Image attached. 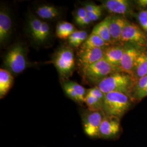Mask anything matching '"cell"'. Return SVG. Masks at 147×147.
I'll return each instance as SVG.
<instances>
[{"instance_id":"6da1fadb","label":"cell","mask_w":147,"mask_h":147,"mask_svg":"<svg viewBox=\"0 0 147 147\" xmlns=\"http://www.w3.org/2000/svg\"><path fill=\"white\" fill-rule=\"evenodd\" d=\"M135 82V80L131 75L119 71L111 74L102 80L96 86L104 94L119 92L130 96Z\"/></svg>"},{"instance_id":"7a4b0ae2","label":"cell","mask_w":147,"mask_h":147,"mask_svg":"<svg viewBox=\"0 0 147 147\" xmlns=\"http://www.w3.org/2000/svg\"><path fill=\"white\" fill-rule=\"evenodd\" d=\"M133 102L134 100L129 95L119 92L108 93L105 94L102 111L105 116L121 119L130 109Z\"/></svg>"},{"instance_id":"3957f363","label":"cell","mask_w":147,"mask_h":147,"mask_svg":"<svg viewBox=\"0 0 147 147\" xmlns=\"http://www.w3.org/2000/svg\"><path fill=\"white\" fill-rule=\"evenodd\" d=\"M119 71H121L120 68L113 66L104 58L96 63L82 68L84 80L96 85L111 74Z\"/></svg>"},{"instance_id":"277c9868","label":"cell","mask_w":147,"mask_h":147,"mask_svg":"<svg viewBox=\"0 0 147 147\" xmlns=\"http://www.w3.org/2000/svg\"><path fill=\"white\" fill-rule=\"evenodd\" d=\"M4 64L8 70L14 74L23 72L28 66L25 47L20 44H16L5 55Z\"/></svg>"},{"instance_id":"5b68a950","label":"cell","mask_w":147,"mask_h":147,"mask_svg":"<svg viewBox=\"0 0 147 147\" xmlns=\"http://www.w3.org/2000/svg\"><path fill=\"white\" fill-rule=\"evenodd\" d=\"M53 63L61 76L69 77L73 72L75 64L72 48L68 46L61 47L55 54Z\"/></svg>"},{"instance_id":"8992f818","label":"cell","mask_w":147,"mask_h":147,"mask_svg":"<svg viewBox=\"0 0 147 147\" xmlns=\"http://www.w3.org/2000/svg\"><path fill=\"white\" fill-rule=\"evenodd\" d=\"M125 43L147 49V34L135 24L128 21L121 35V44Z\"/></svg>"},{"instance_id":"52a82bcc","label":"cell","mask_w":147,"mask_h":147,"mask_svg":"<svg viewBox=\"0 0 147 147\" xmlns=\"http://www.w3.org/2000/svg\"><path fill=\"white\" fill-rule=\"evenodd\" d=\"M105 116L102 110L84 111L81 117L86 135L91 138L99 137L100 124Z\"/></svg>"},{"instance_id":"ba28073f","label":"cell","mask_w":147,"mask_h":147,"mask_svg":"<svg viewBox=\"0 0 147 147\" xmlns=\"http://www.w3.org/2000/svg\"><path fill=\"white\" fill-rule=\"evenodd\" d=\"M124 51L121 61L119 68L122 72L132 76V72L137 59L145 48L137 47L129 43H125Z\"/></svg>"},{"instance_id":"9c48e42d","label":"cell","mask_w":147,"mask_h":147,"mask_svg":"<svg viewBox=\"0 0 147 147\" xmlns=\"http://www.w3.org/2000/svg\"><path fill=\"white\" fill-rule=\"evenodd\" d=\"M120 119L112 116H105L100 124L99 138L113 139L121 134Z\"/></svg>"},{"instance_id":"30bf717a","label":"cell","mask_w":147,"mask_h":147,"mask_svg":"<svg viewBox=\"0 0 147 147\" xmlns=\"http://www.w3.org/2000/svg\"><path fill=\"white\" fill-rule=\"evenodd\" d=\"M102 7L113 15L125 16L133 13V5L128 0H106L101 1Z\"/></svg>"},{"instance_id":"8fae6325","label":"cell","mask_w":147,"mask_h":147,"mask_svg":"<svg viewBox=\"0 0 147 147\" xmlns=\"http://www.w3.org/2000/svg\"><path fill=\"white\" fill-rule=\"evenodd\" d=\"M105 49L94 47L80 48L78 56L82 68L87 67L102 59L104 58Z\"/></svg>"},{"instance_id":"7c38bea8","label":"cell","mask_w":147,"mask_h":147,"mask_svg":"<svg viewBox=\"0 0 147 147\" xmlns=\"http://www.w3.org/2000/svg\"><path fill=\"white\" fill-rule=\"evenodd\" d=\"M105 94L96 86L87 90L84 103L90 111L102 110Z\"/></svg>"},{"instance_id":"4fadbf2b","label":"cell","mask_w":147,"mask_h":147,"mask_svg":"<svg viewBox=\"0 0 147 147\" xmlns=\"http://www.w3.org/2000/svg\"><path fill=\"white\" fill-rule=\"evenodd\" d=\"M128 21L124 16H111L109 30L113 45L121 44V33Z\"/></svg>"},{"instance_id":"5bb4252c","label":"cell","mask_w":147,"mask_h":147,"mask_svg":"<svg viewBox=\"0 0 147 147\" xmlns=\"http://www.w3.org/2000/svg\"><path fill=\"white\" fill-rule=\"evenodd\" d=\"M124 51V44L112 45L105 49L104 59L113 66L119 68Z\"/></svg>"},{"instance_id":"9a60e30c","label":"cell","mask_w":147,"mask_h":147,"mask_svg":"<svg viewBox=\"0 0 147 147\" xmlns=\"http://www.w3.org/2000/svg\"><path fill=\"white\" fill-rule=\"evenodd\" d=\"M12 22L10 14L6 9L1 8L0 11V42L4 44L11 35Z\"/></svg>"},{"instance_id":"2e32d148","label":"cell","mask_w":147,"mask_h":147,"mask_svg":"<svg viewBox=\"0 0 147 147\" xmlns=\"http://www.w3.org/2000/svg\"><path fill=\"white\" fill-rule=\"evenodd\" d=\"M147 75V49H144L137 59L132 72V77L137 81Z\"/></svg>"},{"instance_id":"e0dca14e","label":"cell","mask_w":147,"mask_h":147,"mask_svg":"<svg viewBox=\"0 0 147 147\" xmlns=\"http://www.w3.org/2000/svg\"><path fill=\"white\" fill-rule=\"evenodd\" d=\"M110 18L111 16L106 17L102 21L94 27L91 33L98 35L110 45H113L109 30Z\"/></svg>"},{"instance_id":"ac0fdd59","label":"cell","mask_w":147,"mask_h":147,"mask_svg":"<svg viewBox=\"0 0 147 147\" xmlns=\"http://www.w3.org/2000/svg\"><path fill=\"white\" fill-rule=\"evenodd\" d=\"M134 101H138L147 96V75L135 82L130 94Z\"/></svg>"},{"instance_id":"d6986e66","label":"cell","mask_w":147,"mask_h":147,"mask_svg":"<svg viewBox=\"0 0 147 147\" xmlns=\"http://www.w3.org/2000/svg\"><path fill=\"white\" fill-rule=\"evenodd\" d=\"M14 82V78L8 70L0 69V98L8 93Z\"/></svg>"},{"instance_id":"ffe728a7","label":"cell","mask_w":147,"mask_h":147,"mask_svg":"<svg viewBox=\"0 0 147 147\" xmlns=\"http://www.w3.org/2000/svg\"><path fill=\"white\" fill-rule=\"evenodd\" d=\"M38 16L42 19L51 20L59 16V11L57 8L51 5H42L38 7L36 10Z\"/></svg>"},{"instance_id":"44dd1931","label":"cell","mask_w":147,"mask_h":147,"mask_svg":"<svg viewBox=\"0 0 147 147\" xmlns=\"http://www.w3.org/2000/svg\"><path fill=\"white\" fill-rule=\"evenodd\" d=\"M75 31V27L72 24L67 21H59L56 26V34L58 38L66 39H68Z\"/></svg>"},{"instance_id":"7402d4cb","label":"cell","mask_w":147,"mask_h":147,"mask_svg":"<svg viewBox=\"0 0 147 147\" xmlns=\"http://www.w3.org/2000/svg\"><path fill=\"white\" fill-rule=\"evenodd\" d=\"M110 45H112L106 42L104 40H103L98 35L91 33L87 39L86 40V41L81 46V48L94 47L106 49V47H109Z\"/></svg>"},{"instance_id":"603a6c76","label":"cell","mask_w":147,"mask_h":147,"mask_svg":"<svg viewBox=\"0 0 147 147\" xmlns=\"http://www.w3.org/2000/svg\"><path fill=\"white\" fill-rule=\"evenodd\" d=\"M87 32L84 30H76L69 37V45L71 47L78 48L81 46L87 39Z\"/></svg>"},{"instance_id":"cb8c5ba5","label":"cell","mask_w":147,"mask_h":147,"mask_svg":"<svg viewBox=\"0 0 147 147\" xmlns=\"http://www.w3.org/2000/svg\"><path fill=\"white\" fill-rule=\"evenodd\" d=\"M74 16L76 24L80 26H86L92 22L87 16V11L84 7H80L75 11Z\"/></svg>"},{"instance_id":"d4e9b609","label":"cell","mask_w":147,"mask_h":147,"mask_svg":"<svg viewBox=\"0 0 147 147\" xmlns=\"http://www.w3.org/2000/svg\"><path fill=\"white\" fill-rule=\"evenodd\" d=\"M42 21L34 16H32L29 21V27L32 37L37 42L39 36Z\"/></svg>"},{"instance_id":"484cf974","label":"cell","mask_w":147,"mask_h":147,"mask_svg":"<svg viewBox=\"0 0 147 147\" xmlns=\"http://www.w3.org/2000/svg\"><path fill=\"white\" fill-rule=\"evenodd\" d=\"M68 83L78 95L80 102V104H82L84 103L85 98L87 93V90L85 89L83 86L75 82L70 81L68 82Z\"/></svg>"},{"instance_id":"4316f807","label":"cell","mask_w":147,"mask_h":147,"mask_svg":"<svg viewBox=\"0 0 147 147\" xmlns=\"http://www.w3.org/2000/svg\"><path fill=\"white\" fill-rule=\"evenodd\" d=\"M50 27L47 22L42 21L41 30L39 33L38 40L37 42L42 43L47 39V38L50 35Z\"/></svg>"},{"instance_id":"83f0119b","label":"cell","mask_w":147,"mask_h":147,"mask_svg":"<svg viewBox=\"0 0 147 147\" xmlns=\"http://www.w3.org/2000/svg\"><path fill=\"white\" fill-rule=\"evenodd\" d=\"M136 16L142 30L147 34V9H142L137 13Z\"/></svg>"},{"instance_id":"f1b7e54d","label":"cell","mask_w":147,"mask_h":147,"mask_svg":"<svg viewBox=\"0 0 147 147\" xmlns=\"http://www.w3.org/2000/svg\"><path fill=\"white\" fill-rule=\"evenodd\" d=\"M63 90L65 93L68 96L69 98L74 101L75 102L80 104L79 98L75 90L73 89V88L69 84L68 82L64 83L63 84Z\"/></svg>"},{"instance_id":"f546056e","label":"cell","mask_w":147,"mask_h":147,"mask_svg":"<svg viewBox=\"0 0 147 147\" xmlns=\"http://www.w3.org/2000/svg\"><path fill=\"white\" fill-rule=\"evenodd\" d=\"M84 7L87 11V16H89L90 14L94 13L96 11H98L102 8V6L97 5L93 2L84 3Z\"/></svg>"},{"instance_id":"4dcf8cb0","label":"cell","mask_w":147,"mask_h":147,"mask_svg":"<svg viewBox=\"0 0 147 147\" xmlns=\"http://www.w3.org/2000/svg\"><path fill=\"white\" fill-rule=\"evenodd\" d=\"M137 7L142 9H147V0H137L135 1Z\"/></svg>"}]
</instances>
